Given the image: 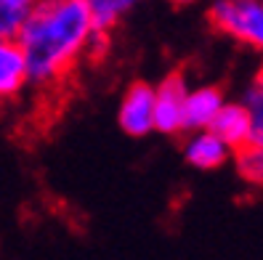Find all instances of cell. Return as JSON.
<instances>
[{
    "mask_svg": "<svg viewBox=\"0 0 263 260\" xmlns=\"http://www.w3.org/2000/svg\"><path fill=\"white\" fill-rule=\"evenodd\" d=\"M96 32L88 0H37L13 37L24 53L29 83L45 88L64 80L90 51Z\"/></svg>",
    "mask_w": 263,
    "mask_h": 260,
    "instance_id": "obj_1",
    "label": "cell"
},
{
    "mask_svg": "<svg viewBox=\"0 0 263 260\" xmlns=\"http://www.w3.org/2000/svg\"><path fill=\"white\" fill-rule=\"evenodd\" d=\"M208 16L221 35L263 53V0H213Z\"/></svg>",
    "mask_w": 263,
    "mask_h": 260,
    "instance_id": "obj_2",
    "label": "cell"
},
{
    "mask_svg": "<svg viewBox=\"0 0 263 260\" xmlns=\"http://www.w3.org/2000/svg\"><path fill=\"white\" fill-rule=\"evenodd\" d=\"M186 96H189V83L178 72L167 74L160 85H154V130L165 135L183 133Z\"/></svg>",
    "mask_w": 263,
    "mask_h": 260,
    "instance_id": "obj_3",
    "label": "cell"
},
{
    "mask_svg": "<svg viewBox=\"0 0 263 260\" xmlns=\"http://www.w3.org/2000/svg\"><path fill=\"white\" fill-rule=\"evenodd\" d=\"M117 122L125 135L144 138L154 130V85L133 83L120 98Z\"/></svg>",
    "mask_w": 263,
    "mask_h": 260,
    "instance_id": "obj_4",
    "label": "cell"
},
{
    "mask_svg": "<svg viewBox=\"0 0 263 260\" xmlns=\"http://www.w3.org/2000/svg\"><path fill=\"white\" fill-rule=\"evenodd\" d=\"M223 93L215 85H199V88H189L186 96V109H183V130L186 133H197V130H208L213 125L215 114L223 109Z\"/></svg>",
    "mask_w": 263,
    "mask_h": 260,
    "instance_id": "obj_5",
    "label": "cell"
},
{
    "mask_svg": "<svg viewBox=\"0 0 263 260\" xmlns=\"http://www.w3.org/2000/svg\"><path fill=\"white\" fill-rule=\"evenodd\" d=\"M231 154H234V151L210 130L189 133L186 144H183V157H186V162L192 167H197V170H215V167L226 165Z\"/></svg>",
    "mask_w": 263,
    "mask_h": 260,
    "instance_id": "obj_6",
    "label": "cell"
},
{
    "mask_svg": "<svg viewBox=\"0 0 263 260\" xmlns=\"http://www.w3.org/2000/svg\"><path fill=\"white\" fill-rule=\"evenodd\" d=\"M29 85L24 53L16 40H0V104L16 98Z\"/></svg>",
    "mask_w": 263,
    "mask_h": 260,
    "instance_id": "obj_7",
    "label": "cell"
},
{
    "mask_svg": "<svg viewBox=\"0 0 263 260\" xmlns=\"http://www.w3.org/2000/svg\"><path fill=\"white\" fill-rule=\"evenodd\" d=\"M208 130L218 135L231 151H239L250 144V117L239 101H226Z\"/></svg>",
    "mask_w": 263,
    "mask_h": 260,
    "instance_id": "obj_8",
    "label": "cell"
},
{
    "mask_svg": "<svg viewBox=\"0 0 263 260\" xmlns=\"http://www.w3.org/2000/svg\"><path fill=\"white\" fill-rule=\"evenodd\" d=\"M239 104L250 117V144H263V69L245 88Z\"/></svg>",
    "mask_w": 263,
    "mask_h": 260,
    "instance_id": "obj_9",
    "label": "cell"
},
{
    "mask_svg": "<svg viewBox=\"0 0 263 260\" xmlns=\"http://www.w3.org/2000/svg\"><path fill=\"white\" fill-rule=\"evenodd\" d=\"M141 0H88V8H90V16H93V24L99 32L109 35V29L130 13Z\"/></svg>",
    "mask_w": 263,
    "mask_h": 260,
    "instance_id": "obj_10",
    "label": "cell"
},
{
    "mask_svg": "<svg viewBox=\"0 0 263 260\" xmlns=\"http://www.w3.org/2000/svg\"><path fill=\"white\" fill-rule=\"evenodd\" d=\"M37 0H0V40H13Z\"/></svg>",
    "mask_w": 263,
    "mask_h": 260,
    "instance_id": "obj_11",
    "label": "cell"
},
{
    "mask_svg": "<svg viewBox=\"0 0 263 260\" xmlns=\"http://www.w3.org/2000/svg\"><path fill=\"white\" fill-rule=\"evenodd\" d=\"M237 170L250 186H263V144H247L237 151Z\"/></svg>",
    "mask_w": 263,
    "mask_h": 260,
    "instance_id": "obj_12",
    "label": "cell"
},
{
    "mask_svg": "<svg viewBox=\"0 0 263 260\" xmlns=\"http://www.w3.org/2000/svg\"><path fill=\"white\" fill-rule=\"evenodd\" d=\"M173 3H192V0H173Z\"/></svg>",
    "mask_w": 263,
    "mask_h": 260,
    "instance_id": "obj_13",
    "label": "cell"
}]
</instances>
